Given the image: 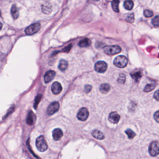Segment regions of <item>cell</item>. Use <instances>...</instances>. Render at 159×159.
Here are the masks:
<instances>
[{
  "label": "cell",
  "mask_w": 159,
  "mask_h": 159,
  "mask_svg": "<svg viewBox=\"0 0 159 159\" xmlns=\"http://www.w3.org/2000/svg\"><path fill=\"white\" fill-rule=\"evenodd\" d=\"M35 145L37 149L39 151L42 152L45 151L48 148L47 142L43 135H41L37 138L35 141Z\"/></svg>",
  "instance_id": "1"
},
{
  "label": "cell",
  "mask_w": 159,
  "mask_h": 159,
  "mask_svg": "<svg viewBox=\"0 0 159 159\" xmlns=\"http://www.w3.org/2000/svg\"><path fill=\"white\" fill-rule=\"evenodd\" d=\"M128 59L125 56H119L114 60V64L116 67L119 68H124L128 64Z\"/></svg>",
  "instance_id": "2"
},
{
  "label": "cell",
  "mask_w": 159,
  "mask_h": 159,
  "mask_svg": "<svg viewBox=\"0 0 159 159\" xmlns=\"http://www.w3.org/2000/svg\"><path fill=\"white\" fill-rule=\"evenodd\" d=\"M104 52L108 55H114L121 52V48L119 46H108L104 48Z\"/></svg>",
  "instance_id": "3"
},
{
  "label": "cell",
  "mask_w": 159,
  "mask_h": 159,
  "mask_svg": "<svg viewBox=\"0 0 159 159\" xmlns=\"http://www.w3.org/2000/svg\"><path fill=\"white\" fill-rule=\"evenodd\" d=\"M40 28V24L39 23H35L28 27L26 28L25 32L27 35H33L39 31Z\"/></svg>",
  "instance_id": "4"
},
{
  "label": "cell",
  "mask_w": 159,
  "mask_h": 159,
  "mask_svg": "<svg viewBox=\"0 0 159 159\" xmlns=\"http://www.w3.org/2000/svg\"><path fill=\"white\" fill-rule=\"evenodd\" d=\"M159 143L158 141H154L151 143L149 146V154L152 156H156L159 154Z\"/></svg>",
  "instance_id": "5"
},
{
  "label": "cell",
  "mask_w": 159,
  "mask_h": 159,
  "mask_svg": "<svg viewBox=\"0 0 159 159\" xmlns=\"http://www.w3.org/2000/svg\"><path fill=\"white\" fill-rule=\"evenodd\" d=\"M108 65L104 61H99L97 62L95 65V70L97 72L100 73H103L106 71Z\"/></svg>",
  "instance_id": "6"
},
{
  "label": "cell",
  "mask_w": 159,
  "mask_h": 159,
  "mask_svg": "<svg viewBox=\"0 0 159 159\" xmlns=\"http://www.w3.org/2000/svg\"><path fill=\"white\" fill-rule=\"evenodd\" d=\"M59 109V103L57 101L52 102L48 106L47 108V114L49 115H53L57 112Z\"/></svg>",
  "instance_id": "7"
},
{
  "label": "cell",
  "mask_w": 159,
  "mask_h": 159,
  "mask_svg": "<svg viewBox=\"0 0 159 159\" xmlns=\"http://www.w3.org/2000/svg\"><path fill=\"white\" fill-rule=\"evenodd\" d=\"M89 116V112L86 108L83 107L80 109L77 115L78 120L81 121H85L88 118Z\"/></svg>",
  "instance_id": "8"
},
{
  "label": "cell",
  "mask_w": 159,
  "mask_h": 159,
  "mask_svg": "<svg viewBox=\"0 0 159 159\" xmlns=\"http://www.w3.org/2000/svg\"><path fill=\"white\" fill-rule=\"evenodd\" d=\"M108 120L112 123L117 124L120 120V115L116 112H113L109 115Z\"/></svg>",
  "instance_id": "9"
},
{
  "label": "cell",
  "mask_w": 159,
  "mask_h": 159,
  "mask_svg": "<svg viewBox=\"0 0 159 159\" xmlns=\"http://www.w3.org/2000/svg\"><path fill=\"white\" fill-rule=\"evenodd\" d=\"M56 76V72L54 71L49 70L47 71L44 75V82L48 83L50 82Z\"/></svg>",
  "instance_id": "10"
},
{
  "label": "cell",
  "mask_w": 159,
  "mask_h": 159,
  "mask_svg": "<svg viewBox=\"0 0 159 159\" xmlns=\"http://www.w3.org/2000/svg\"><path fill=\"white\" fill-rule=\"evenodd\" d=\"M62 90V86L59 82L55 81L52 85L51 91L55 95H58Z\"/></svg>",
  "instance_id": "11"
},
{
  "label": "cell",
  "mask_w": 159,
  "mask_h": 159,
  "mask_svg": "<svg viewBox=\"0 0 159 159\" xmlns=\"http://www.w3.org/2000/svg\"><path fill=\"white\" fill-rule=\"evenodd\" d=\"M35 120H36V115L35 114L33 113V111H29L27 117V123L29 125L31 126L35 123Z\"/></svg>",
  "instance_id": "12"
},
{
  "label": "cell",
  "mask_w": 159,
  "mask_h": 159,
  "mask_svg": "<svg viewBox=\"0 0 159 159\" xmlns=\"http://www.w3.org/2000/svg\"><path fill=\"white\" fill-rule=\"evenodd\" d=\"M52 136L55 140H59L63 136V132L60 129H55L52 132Z\"/></svg>",
  "instance_id": "13"
},
{
  "label": "cell",
  "mask_w": 159,
  "mask_h": 159,
  "mask_svg": "<svg viewBox=\"0 0 159 159\" xmlns=\"http://www.w3.org/2000/svg\"><path fill=\"white\" fill-rule=\"evenodd\" d=\"M130 75L136 83L139 82L142 77V72H140V71L138 70H136L132 72L130 74Z\"/></svg>",
  "instance_id": "14"
},
{
  "label": "cell",
  "mask_w": 159,
  "mask_h": 159,
  "mask_svg": "<svg viewBox=\"0 0 159 159\" xmlns=\"http://www.w3.org/2000/svg\"><path fill=\"white\" fill-rule=\"evenodd\" d=\"M92 135L95 138H96L98 140H103V139H105V135L103 133H102L99 130H97V129L92 131Z\"/></svg>",
  "instance_id": "15"
},
{
  "label": "cell",
  "mask_w": 159,
  "mask_h": 159,
  "mask_svg": "<svg viewBox=\"0 0 159 159\" xmlns=\"http://www.w3.org/2000/svg\"><path fill=\"white\" fill-rule=\"evenodd\" d=\"M11 12L12 15L13 19L16 20V19H17L19 17V10H18L17 7L15 4L12 5Z\"/></svg>",
  "instance_id": "16"
},
{
  "label": "cell",
  "mask_w": 159,
  "mask_h": 159,
  "mask_svg": "<svg viewBox=\"0 0 159 159\" xmlns=\"http://www.w3.org/2000/svg\"><path fill=\"white\" fill-rule=\"evenodd\" d=\"M68 66V63L67 61L65 60H61L60 61L59 65H58V68L61 71L64 72Z\"/></svg>",
  "instance_id": "17"
},
{
  "label": "cell",
  "mask_w": 159,
  "mask_h": 159,
  "mask_svg": "<svg viewBox=\"0 0 159 159\" xmlns=\"http://www.w3.org/2000/svg\"><path fill=\"white\" fill-rule=\"evenodd\" d=\"M91 44V41L90 39H89L88 38H85L80 41L78 43V45L80 47L84 48V47H88Z\"/></svg>",
  "instance_id": "18"
},
{
  "label": "cell",
  "mask_w": 159,
  "mask_h": 159,
  "mask_svg": "<svg viewBox=\"0 0 159 159\" xmlns=\"http://www.w3.org/2000/svg\"><path fill=\"white\" fill-rule=\"evenodd\" d=\"M42 11L44 14H50L51 12V7L49 4H43L42 6Z\"/></svg>",
  "instance_id": "19"
},
{
  "label": "cell",
  "mask_w": 159,
  "mask_h": 159,
  "mask_svg": "<svg viewBox=\"0 0 159 159\" xmlns=\"http://www.w3.org/2000/svg\"><path fill=\"white\" fill-rule=\"evenodd\" d=\"M100 90L103 93H107L110 91V86L108 84L104 83L101 85L100 87Z\"/></svg>",
  "instance_id": "20"
},
{
  "label": "cell",
  "mask_w": 159,
  "mask_h": 159,
  "mask_svg": "<svg viewBox=\"0 0 159 159\" xmlns=\"http://www.w3.org/2000/svg\"><path fill=\"white\" fill-rule=\"evenodd\" d=\"M134 3L131 0H127L124 2V6L127 10H130L132 9L134 7Z\"/></svg>",
  "instance_id": "21"
},
{
  "label": "cell",
  "mask_w": 159,
  "mask_h": 159,
  "mask_svg": "<svg viewBox=\"0 0 159 159\" xmlns=\"http://www.w3.org/2000/svg\"><path fill=\"white\" fill-rule=\"evenodd\" d=\"M119 3H120L119 0H113V1L112 2V9L114 11L116 12H119Z\"/></svg>",
  "instance_id": "22"
},
{
  "label": "cell",
  "mask_w": 159,
  "mask_h": 159,
  "mask_svg": "<svg viewBox=\"0 0 159 159\" xmlns=\"http://www.w3.org/2000/svg\"><path fill=\"white\" fill-rule=\"evenodd\" d=\"M156 84L155 83H150L148 84L144 88V91L145 92H150L152 90L154 89L155 87H156Z\"/></svg>",
  "instance_id": "23"
},
{
  "label": "cell",
  "mask_w": 159,
  "mask_h": 159,
  "mask_svg": "<svg viewBox=\"0 0 159 159\" xmlns=\"http://www.w3.org/2000/svg\"><path fill=\"white\" fill-rule=\"evenodd\" d=\"M42 95L41 94H39L37 95V97H35V100L34 103V107L35 109H37V107H38V104L40 101L41 99H42Z\"/></svg>",
  "instance_id": "24"
},
{
  "label": "cell",
  "mask_w": 159,
  "mask_h": 159,
  "mask_svg": "<svg viewBox=\"0 0 159 159\" xmlns=\"http://www.w3.org/2000/svg\"><path fill=\"white\" fill-rule=\"evenodd\" d=\"M125 132L128 135V138L130 139H133V138L135 136V135H136L135 132H134L133 130H132L130 129H128L127 130H126Z\"/></svg>",
  "instance_id": "25"
},
{
  "label": "cell",
  "mask_w": 159,
  "mask_h": 159,
  "mask_svg": "<svg viewBox=\"0 0 159 159\" xmlns=\"http://www.w3.org/2000/svg\"><path fill=\"white\" fill-rule=\"evenodd\" d=\"M126 76L123 74H121L119 76V77L118 79V82L120 84H123L125 83L126 81Z\"/></svg>",
  "instance_id": "26"
},
{
  "label": "cell",
  "mask_w": 159,
  "mask_h": 159,
  "mask_svg": "<svg viewBox=\"0 0 159 159\" xmlns=\"http://www.w3.org/2000/svg\"><path fill=\"white\" fill-rule=\"evenodd\" d=\"M126 21L128 23H133L134 21V15L133 13L130 14L126 17Z\"/></svg>",
  "instance_id": "27"
},
{
  "label": "cell",
  "mask_w": 159,
  "mask_h": 159,
  "mask_svg": "<svg viewBox=\"0 0 159 159\" xmlns=\"http://www.w3.org/2000/svg\"><path fill=\"white\" fill-rule=\"evenodd\" d=\"M152 23L154 25L158 27L159 26V17L158 15L154 17L152 21Z\"/></svg>",
  "instance_id": "28"
},
{
  "label": "cell",
  "mask_w": 159,
  "mask_h": 159,
  "mask_svg": "<svg viewBox=\"0 0 159 159\" xmlns=\"http://www.w3.org/2000/svg\"><path fill=\"white\" fill-rule=\"evenodd\" d=\"M144 15L146 17H151L153 15V11L150 10L146 9L144 11Z\"/></svg>",
  "instance_id": "29"
},
{
  "label": "cell",
  "mask_w": 159,
  "mask_h": 159,
  "mask_svg": "<svg viewBox=\"0 0 159 159\" xmlns=\"http://www.w3.org/2000/svg\"><path fill=\"white\" fill-rule=\"evenodd\" d=\"M92 89V86H91L90 85H86L85 87V92L86 93H88L90 92V91Z\"/></svg>",
  "instance_id": "30"
},
{
  "label": "cell",
  "mask_w": 159,
  "mask_h": 159,
  "mask_svg": "<svg viewBox=\"0 0 159 159\" xmlns=\"http://www.w3.org/2000/svg\"><path fill=\"white\" fill-rule=\"evenodd\" d=\"M14 109H15V107H10V109H9V110H8V112L7 113V114L6 115H5V118L7 117L9 115H10V114L14 111Z\"/></svg>",
  "instance_id": "31"
},
{
  "label": "cell",
  "mask_w": 159,
  "mask_h": 159,
  "mask_svg": "<svg viewBox=\"0 0 159 159\" xmlns=\"http://www.w3.org/2000/svg\"><path fill=\"white\" fill-rule=\"evenodd\" d=\"M154 118L155 119V121L157 122V123H159V111H157L155 113L154 115Z\"/></svg>",
  "instance_id": "32"
},
{
  "label": "cell",
  "mask_w": 159,
  "mask_h": 159,
  "mask_svg": "<svg viewBox=\"0 0 159 159\" xmlns=\"http://www.w3.org/2000/svg\"><path fill=\"white\" fill-rule=\"evenodd\" d=\"M71 45H69L67 47H65V48H63V51L64 52H68L70 49H71Z\"/></svg>",
  "instance_id": "33"
},
{
  "label": "cell",
  "mask_w": 159,
  "mask_h": 159,
  "mask_svg": "<svg viewBox=\"0 0 159 159\" xmlns=\"http://www.w3.org/2000/svg\"><path fill=\"white\" fill-rule=\"evenodd\" d=\"M154 97L157 100V101H159V90H157L155 93Z\"/></svg>",
  "instance_id": "34"
},
{
  "label": "cell",
  "mask_w": 159,
  "mask_h": 159,
  "mask_svg": "<svg viewBox=\"0 0 159 159\" xmlns=\"http://www.w3.org/2000/svg\"><path fill=\"white\" fill-rule=\"evenodd\" d=\"M2 28H3V24L1 23V22H0V30H1Z\"/></svg>",
  "instance_id": "35"
},
{
  "label": "cell",
  "mask_w": 159,
  "mask_h": 159,
  "mask_svg": "<svg viewBox=\"0 0 159 159\" xmlns=\"http://www.w3.org/2000/svg\"></svg>",
  "instance_id": "36"
}]
</instances>
